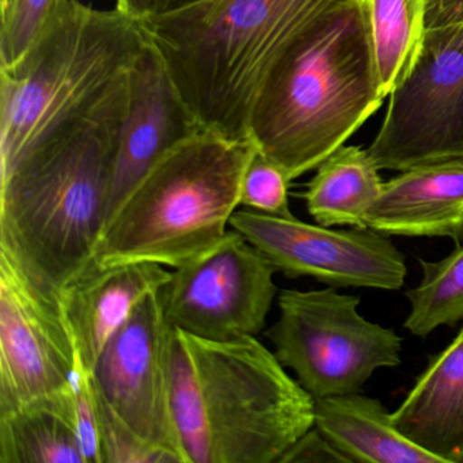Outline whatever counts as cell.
Listing matches in <instances>:
<instances>
[{"label":"cell","mask_w":463,"mask_h":463,"mask_svg":"<svg viewBox=\"0 0 463 463\" xmlns=\"http://www.w3.org/2000/svg\"><path fill=\"white\" fill-rule=\"evenodd\" d=\"M128 101L129 72L85 120L0 175V246L58 299L90 265L107 224Z\"/></svg>","instance_id":"1"},{"label":"cell","mask_w":463,"mask_h":463,"mask_svg":"<svg viewBox=\"0 0 463 463\" xmlns=\"http://www.w3.org/2000/svg\"><path fill=\"white\" fill-rule=\"evenodd\" d=\"M172 405L186 463H278L314 427L316 400L257 337L173 327Z\"/></svg>","instance_id":"2"},{"label":"cell","mask_w":463,"mask_h":463,"mask_svg":"<svg viewBox=\"0 0 463 463\" xmlns=\"http://www.w3.org/2000/svg\"><path fill=\"white\" fill-rule=\"evenodd\" d=\"M360 0H341L284 51L260 88L249 139L289 183L316 170L382 107Z\"/></svg>","instance_id":"3"},{"label":"cell","mask_w":463,"mask_h":463,"mask_svg":"<svg viewBox=\"0 0 463 463\" xmlns=\"http://www.w3.org/2000/svg\"><path fill=\"white\" fill-rule=\"evenodd\" d=\"M341 0H207L142 21L178 90L208 131L249 139L251 108L284 51Z\"/></svg>","instance_id":"4"},{"label":"cell","mask_w":463,"mask_h":463,"mask_svg":"<svg viewBox=\"0 0 463 463\" xmlns=\"http://www.w3.org/2000/svg\"><path fill=\"white\" fill-rule=\"evenodd\" d=\"M146 44L118 10L59 0L26 52L0 69V175L91 115Z\"/></svg>","instance_id":"5"},{"label":"cell","mask_w":463,"mask_h":463,"mask_svg":"<svg viewBox=\"0 0 463 463\" xmlns=\"http://www.w3.org/2000/svg\"><path fill=\"white\" fill-rule=\"evenodd\" d=\"M256 146L200 132L159 159L110 216L89 267H185L216 248L240 210Z\"/></svg>","instance_id":"6"},{"label":"cell","mask_w":463,"mask_h":463,"mask_svg":"<svg viewBox=\"0 0 463 463\" xmlns=\"http://www.w3.org/2000/svg\"><path fill=\"white\" fill-rule=\"evenodd\" d=\"M359 305L335 287L279 294L265 335L314 400L359 392L375 371L400 365L402 338L360 316Z\"/></svg>","instance_id":"7"},{"label":"cell","mask_w":463,"mask_h":463,"mask_svg":"<svg viewBox=\"0 0 463 463\" xmlns=\"http://www.w3.org/2000/svg\"><path fill=\"white\" fill-rule=\"evenodd\" d=\"M389 97L367 148L379 170L463 158V25L425 32L413 71Z\"/></svg>","instance_id":"8"},{"label":"cell","mask_w":463,"mask_h":463,"mask_svg":"<svg viewBox=\"0 0 463 463\" xmlns=\"http://www.w3.org/2000/svg\"><path fill=\"white\" fill-rule=\"evenodd\" d=\"M276 269L248 240L230 229L202 259L172 269L159 289L175 329L208 341L257 337L278 295Z\"/></svg>","instance_id":"9"},{"label":"cell","mask_w":463,"mask_h":463,"mask_svg":"<svg viewBox=\"0 0 463 463\" xmlns=\"http://www.w3.org/2000/svg\"><path fill=\"white\" fill-rule=\"evenodd\" d=\"M78 362L58 297L0 246V413L70 392Z\"/></svg>","instance_id":"10"},{"label":"cell","mask_w":463,"mask_h":463,"mask_svg":"<svg viewBox=\"0 0 463 463\" xmlns=\"http://www.w3.org/2000/svg\"><path fill=\"white\" fill-rule=\"evenodd\" d=\"M230 229L246 238L289 279L311 278L335 288H402L408 275L402 251L370 227L332 230L295 218L240 208Z\"/></svg>","instance_id":"11"},{"label":"cell","mask_w":463,"mask_h":463,"mask_svg":"<svg viewBox=\"0 0 463 463\" xmlns=\"http://www.w3.org/2000/svg\"><path fill=\"white\" fill-rule=\"evenodd\" d=\"M173 326L158 291L148 294L110 338L91 373L94 387L140 438L186 463L172 405Z\"/></svg>","instance_id":"12"},{"label":"cell","mask_w":463,"mask_h":463,"mask_svg":"<svg viewBox=\"0 0 463 463\" xmlns=\"http://www.w3.org/2000/svg\"><path fill=\"white\" fill-rule=\"evenodd\" d=\"M203 131L166 61L147 40L129 71L128 110L113 167L107 223L159 159Z\"/></svg>","instance_id":"13"},{"label":"cell","mask_w":463,"mask_h":463,"mask_svg":"<svg viewBox=\"0 0 463 463\" xmlns=\"http://www.w3.org/2000/svg\"><path fill=\"white\" fill-rule=\"evenodd\" d=\"M172 270L154 262L88 267L59 295L78 357L93 373L110 338L137 305L159 291Z\"/></svg>","instance_id":"14"},{"label":"cell","mask_w":463,"mask_h":463,"mask_svg":"<svg viewBox=\"0 0 463 463\" xmlns=\"http://www.w3.org/2000/svg\"><path fill=\"white\" fill-rule=\"evenodd\" d=\"M365 227L463 243V158L411 167L386 181Z\"/></svg>","instance_id":"15"},{"label":"cell","mask_w":463,"mask_h":463,"mask_svg":"<svg viewBox=\"0 0 463 463\" xmlns=\"http://www.w3.org/2000/svg\"><path fill=\"white\" fill-rule=\"evenodd\" d=\"M392 417L402 435L443 463L463 462V322L457 337L428 359Z\"/></svg>","instance_id":"16"},{"label":"cell","mask_w":463,"mask_h":463,"mask_svg":"<svg viewBox=\"0 0 463 463\" xmlns=\"http://www.w3.org/2000/svg\"><path fill=\"white\" fill-rule=\"evenodd\" d=\"M316 425L349 463H443L409 440L381 401L367 395L316 400Z\"/></svg>","instance_id":"17"},{"label":"cell","mask_w":463,"mask_h":463,"mask_svg":"<svg viewBox=\"0 0 463 463\" xmlns=\"http://www.w3.org/2000/svg\"><path fill=\"white\" fill-rule=\"evenodd\" d=\"M0 463H85L72 389L0 413Z\"/></svg>","instance_id":"18"},{"label":"cell","mask_w":463,"mask_h":463,"mask_svg":"<svg viewBox=\"0 0 463 463\" xmlns=\"http://www.w3.org/2000/svg\"><path fill=\"white\" fill-rule=\"evenodd\" d=\"M316 170L303 194L311 218L325 227H365L384 185L368 151L341 146Z\"/></svg>","instance_id":"19"},{"label":"cell","mask_w":463,"mask_h":463,"mask_svg":"<svg viewBox=\"0 0 463 463\" xmlns=\"http://www.w3.org/2000/svg\"><path fill=\"white\" fill-rule=\"evenodd\" d=\"M383 99L413 71L425 32V0H360Z\"/></svg>","instance_id":"20"},{"label":"cell","mask_w":463,"mask_h":463,"mask_svg":"<svg viewBox=\"0 0 463 463\" xmlns=\"http://www.w3.org/2000/svg\"><path fill=\"white\" fill-rule=\"evenodd\" d=\"M419 262L422 279L406 291L411 313L403 327L425 338L438 327L463 322V243L439 261Z\"/></svg>","instance_id":"21"},{"label":"cell","mask_w":463,"mask_h":463,"mask_svg":"<svg viewBox=\"0 0 463 463\" xmlns=\"http://www.w3.org/2000/svg\"><path fill=\"white\" fill-rule=\"evenodd\" d=\"M59 0H10L0 10V69L13 66L36 40Z\"/></svg>","instance_id":"22"},{"label":"cell","mask_w":463,"mask_h":463,"mask_svg":"<svg viewBox=\"0 0 463 463\" xmlns=\"http://www.w3.org/2000/svg\"><path fill=\"white\" fill-rule=\"evenodd\" d=\"M94 392L99 414L102 463H175L169 454L147 443L132 430L112 411L96 387Z\"/></svg>","instance_id":"23"},{"label":"cell","mask_w":463,"mask_h":463,"mask_svg":"<svg viewBox=\"0 0 463 463\" xmlns=\"http://www.w3.org/2000/svg\"><path fill=\"white\" fill-rule=\"evenodd\" d=\"M286 173L259 150L254 151L241 184L240 204L267 215L292 218Z\"/></svg>","instance_id":"24"},{"label":"cell","mask_w":463,"mask_h":463,"mask_svg":"<svg viewBox=\"0 0 463 463\" xmlns=\"http://www.w3.org/2000/svg\"><path fill=\"white\" fill-rule=\"evenodd\" d=\"M72 398L75 421L85 463H102L93 379L80 360L78 362L77 373L72 381Z\"/></svg>","instance_id":"25"},{"label":"cell","mask_w":463,"mask_h":463,"mask_svg":"<svg viewBox=\"0 0 463 463\" xmlns=\"http://www.w3.org/2000/svg\"><path fill=\"white\" fill-rule=\"evenodd\" d=\"M278 463H349L314 425L286 449Z\"/></svg>","instance_id":"26"},{"label":"cell","mask_w":463,"mask_h":463,"mask_svg":"<svg viewBox=\"0 0 463 463\" xmlns=\"http://www.w3.org/2000/svg\"><path fill=\"white\" fill-rule=\"evenodd\" d=\"M207 0H116V10L135 23L177 14Z\"/></svg>","instance_id":"27"},{"label":"cell","mask_w":463,"mask_h":463,"mask_svg":"<svg viewBox=\"0 0 463 463\" xmlns=\"http://www.w3.org/2000/svg\"><path fill=\"white\" fill-rule=\"evenodd\" d=\"M463 25V0H425V29Z\"/></svg>","instance_id":"28"},{"label":"cell","mask_w":463,"mask_h":463,"mask_svg":"<svg viewBox=\"0 0 463 463\" xmlns=\"http://www.w3.org/2000/svg\"><path fill=\"white\" fill-rule=\"evenodd\" d=\"M10 0H0V10L5 9V7L9 5Z\"/></svg>","instance_id":"29"}]
</instances>
